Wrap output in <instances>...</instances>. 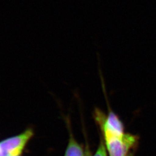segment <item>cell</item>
I'll return each instance as SVG.
<instances>
[{
    "instance_id": "3",
    "label": "cell",
    "mask_w": 156,
    "mask_h": 156,
    "mask_svg": "<svg viewBox=\"0 0 156 156\" xmlns=\"http://www.w3.org/2000/svg\"><path fill=\"white\" fill-rule=\"evenodd\" d=\"M85 151L73 136L69 133V138L64 156H84Z\"/></svg>"
},
{
    "instance_id": "7",
    "label": "cell",
    "mask_w": 156,
    "mask_h": 156,
    "mask_svg": "<svg viewBox=\"0 0 156 156\" xmlns=\"http://www.w3.org/2000/svg\"></svg>"
},
{
    "instance_id": "4",
    "label": "cell",
    "mask_w": 156,
    "mask_h": 156,
    "mask_svg": "<svg viewBox=\"0 0 156 156\" xmlns=\"http://www.w3.org/2000/svg\"><path fill=\"white\" fill-rule=\"evenodd\" d=\"M93 156H108L106 145L103 138L101 137L100 145L98 146L97 150L95 151L94 154Z\"/></svg>"
},
{
    "instance_id": "5",
    "label": "cell",
    "mask_w": 156,
    "mask_h": 156,
    "mask_svg": "<svg viewBox=\"0 0 156 156\" xmlns=\"http://www.w3.org/2000/svg\"><path fill=\"white\" fill-rule=\"evenodd\" d=\"M85 154L84 156H92L91 154V152L90 150V147H89V145L87 144L86 146V149H85Z\"/></svg>"
},
{
    "instance_id": "2",
    "label": "cell",
    "mask_w": 156,
    "mask_h": 156,
    "mask_svg": "<svg viewBox=\"0 0 156 156\" xmlns=\"http://www.w3.org/2000/svg\"><path fill=\"white\" fill-rule=\"evenodd\" d=\"M33 134V129L28 128L22 134L3 140L0 142V151L9 156H20Z\"/></svg>"
},
{
    "instance_id": "1",
    "label": "cell",
    "mask_w": 156,
    "mask_h": 156,
    "mask_svg": "<svg viewBox=\"0 0 156 156\" xmlns=\"http://www.w3.org/2000/svg\"><path fill=\"white\" fill-rule=\"evenodd\" d=\"M104 140L109 156H126L138 142L137 136L129 133L121 136H105Z\"/></svg>"
},
{
    "instance_id": "6",
    "label": "cell",
    "mask_w": 156,
    "mask_h": 156,
    "mask_svg": "<svg viewBox=\"0 0 156 156\" xmlns=\"http://www.w3.org/2000/svg\"><path fill=\"white\" fill-rule=\"evenodd\" d=\"M134 155H133V153H128V154L126 156H133Z\"/></svg>"
}]
</instances>
